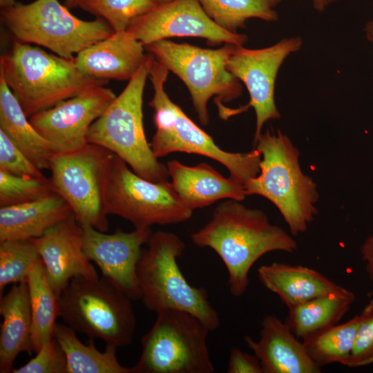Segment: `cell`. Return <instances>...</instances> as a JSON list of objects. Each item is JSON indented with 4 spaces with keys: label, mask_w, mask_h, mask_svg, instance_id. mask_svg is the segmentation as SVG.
Instances as JSON below:
<instances>
[{
    "label": "cell",
    "mask_w": 373,
    "mask_h": 373,
    "mask_svg": "<svg viewBox=\"0 0 373 373\" xmlns=\"http://www.w3.org/2000/svg\"><path fill=\"white\" fill-rule=\"evenodd\" d=\"M191 238L220 258L227 270L229 291L236 297L246 291L250 269L260 257L274 251L292 253L298 247L294 238L272 224L264 211L232 199L218 204L209 222Z\"/></svg>",
    "instance_id": "cell-1"
},
{
    "label": "cell",
    "mask_w": 373,
    "mask_h": 373,
    "mask_svg": "<svg viewBox=\"0 0 373 373\" xmlns=\"http://www.w3.org/2000/svg\"><path fill=\"white\" fill-rule=\"evenodd\" d=\"M75 59V58H74ZM74 59L15 41L0 58L1 75L28 117L108 80L83 74Z\"/></svg>",
    "instance_id": "cell-2"
},
{
    "label": "cell",
    "mask_w": 373,
    "mask_h": 373,
    "mask_svg": "<svg viewBox=\"0 0 373 373\" xmlns=\"http://www.w3.org/2000/svg\"><path fill=\"white\" fill-rule=\"evenodd\" d=\"M254 144L261 154L260 172L243 184L246 195L273 203L294 236L305 232L318 213L319 195L316 184L301 170L298 148L280 131L267 130Z\"/></svg>",
    "instance_id": "cell-3"
},
{
    "label": "cell",
    "mask_w": 373,
    "mask_h": 373,
    "mask_svg": "<svg viewBox=\"0 0 373 373\" xmlns=\"http://www.w3.org/2000/svg\"><path fill=\"white\" fill-rule=\"evenodd\" d=\"M151 56L149 78L154 93L149 106L154 110L156 131L150 145L154 155L158 158L182 152L206 156L224 166L229 178L242 184L256 176L260 172V153L256 149L247 153H231L219 147L171 100L164 90L169 70Z\"/></svg>",
    "instance_id": "cell-4"
},
{
    "label": "cell",
    "mask_w": 373,
    "mask_h": 373,
    "mask_svg": "<svg viewBox=\"0 0 373 373\" xmlns=\"http://www.w3.org/2000/svg\"><path fill=\"white\" fill-rule=\"evenodd\" d=\"M147 245L137 266L144 307L156 313L168 309L186 312L198 317L210 331L217 329L219 316L207 290L189 284L178 264L185 249L184 241L174 233L157 231Z\"/></svg>",
    "instance_id": "cell-5"
},
{
    "label": "cell",
    "mask_w": 373,
    "mask_h": 373,
    "mask_svg": "<svg viewBox=\"0 0 373 373\" xmlns=\"http://www.w3.org/2000/svg\"><path fill=\"white\" fill-rule=\"evenodd\" d=\"M151 54L122 92L90 126L87 142L102 146L124 160L140 177L154 182L169 181L166 165L158 161L148 143L143 124V94Z\"/></svg>",
    "instance_id": "cell-6"
},
{
    "label": "cell",
    "mask_w": 373,
    "mask_h": 373,
    "mask_svg": "<svg viewBox=\"0 0 373 373\" xmlns=\"http://www.w3.org/2000/svg\"><path fill=\"white\" fill-rule=\"evenodd\" d=\"M0 16L15 41L45 47L67 59L114 32L105 20L80 19L58 0H0Z\"/></svg>",
    "instance_id": "cell-7"
},
{
    "label": "cell",
    "mask_w": 373,
    "mask_h": 373,
    "mask_svg": "<svg viewBox=\"0 0 373 373\" xmlns=\"http://www.w3.org/2000/svg\"><path fill=\"white\" fill-rule=\"evenodd\" d=\"M234 46L226 44L222 48L209 49L163 39L145 48L185 84L198 119L206 126L209 121L207 104L214 96L221 118L227 119L240 113L238 108L223 104L239 97L242 91L239 80L227 69Z\"/></svg>",
    "instance_id": "cell-8"
},
{
    "label": "cell",
    "mask_w": 373,
    "mask_h": 373,
    "mask_svg": "<svg viewBox=\"0 0 373 373\" xmlns=\"http://www.w3.org/2000/svg\"><path fill=\"white\" fill-rule=\"evenodd\" d=\"M131 299L106 278H73L58 296L59 317L90 339L131 344L137 321Z\"/></svg>",
    "instance_id": "cell-9"
},
{
    "label": "cell",
    "mask_w": 373,
    "mask_h": 373,
    "mask_svg": "<svg viewBox=\"0 0 373 373\" xmlns=\"http://www.w3.org/2000/svg\"><path fill=\"white\" fill-rule=\"evenodd\" d=\"M210 332L194 315L163 310L141 339L142 352L131 373H213L207 338Z\"/></svg>",
    "instance_id": "cell-10"
},
{
    "label": "cell",
    "mask_w": 373,
    "mask_h": 373,
    "mask_svg": "<svg viewBox=\"0 0 373 373\" xmlns=\"http://www.w3.org/2000/svg\"><path fill=\"white\" fill-rule=\"evenodd\" d=\"M113 155L102 146L88 143L51 157L49 179L53 191L66 202L82 227L108 230L106 193Z\"/></svg>",
    "instance_id": "cell-11"
},
{
    "label": "cell",
    "mask_w": 373,
    "mask_h": 373,
    "mask_svg": "<svg viewBox=\"0 0 373 373\" xmlns=\"http://www.w3.org/2000/svg\"><path fill=\"white\" fill-rule=\"evenodd\" d=\"M106 209L108 215L119 216L139 229L180 223L193 214L171 182H154L140 177L115 154L106 193Z\"/></svg>",
    "instance_id": "cell-12"
},
{
    "label": "cell",
    "mask_w": 373,
    "mask_h": 373,
    "mask_svg": "<svg viewBox=\"0 0 373 373\" xmlns=\"http://www.w3.org/2000/svg\"><path fill=\"white\" fill-rule=\"evenodd\" d=\"M302 44L300 37H294L260 49L234 46L227 63V69L241 81L249 91L250 101L247 104L249 108H254L256 117L254 144L268 120L280 117L274 99L277 74L287 57L299 50Z\"/></svg>",
    "instance_id": "cell-13"
},
{
    "label": "cell",
    "mask_w": 373,
    "mask_h": 373,
    "mask_svg": "<svg viewBox=\"0 0 373 373\" xmlns=\"http://www.w3.org/2000/svg\"><path fill=\"white\" fill-rule=\"evenodd\" d=\"M144 47L170 37H200L211 46L222 43L243 46L245 35L229 32L204 12L199 0H173L157 5L128 29Z\"/></svg>",
    "instance_id": "cell-14"
},
{
    "label": "cell",
    "mask_w": 373,
    "mask_h": 373,
    "mask_svg": "<svg viewBox=\"0 0 373 373\" xmlns=\"http://www.w3.org/2000/svg\"><path fill=\"white\" fill-rule=\"evenodd\" d=\"M115 97L106 86L95 87L28 118L54 153L70 152L88 144L90 126Z\"/></svg>",
    "instance_id": "cell-15"
},
{
    "label": "cell",
    "mask_w": 373,
    "mask_h": 373,
    "mask_svg": "<svg viewBox=\"0 0 373 373\" xmlns=\"http://www.w3.org/2000/svg\"><path fill=\"white\" fill-rule=\"evenodd\" d=\"M83 229V250L106 278L132 300H141L137 266L152 231L150 228H135L125 232L117 229L113 233L100 231L90 226Z\"/></svg>",
    "instance_id": "cell-16"
},
{
    "label": "cell",
    "mask_w": 373,
    "mask_h": 373,
    "mask_svg": "<svg viewBox=\"0 0 373 373\" xmlns=\"http://www.w3.org/2000/svg\"><path fill=\"white\" fill-rule=\"evenodd\" d=\"M30 240L41 257L48 282L57 296L74 278H99L84 254L83 229L73 215Z\"/></svg>",
    "instance_id": "cell-17"
},
{
    "label": "cell",
    "mask_w": 373,
    "mask_h": 373,
    "mask_svg": "<svg viewBox=\"0 0 373 373\" xmlns=\"http://www.w3.org/2000/svg\"><path fill=\"white\" fill-rule=\"evenodd\" d=\"M247 347L258 358L264 373H319V367L309 356L302 342L288 325L275 315L265 316L261 322L260 338L245 336Z\"/></svg>",
    "instance_id": "cell-18"
},
{
    "label": "cell",
    "mask_w": 373,
    "mask_h": 373,
    "mask_svg": "<svg viewBox=\"0 0 373 373\" xmlns=\"http://www.w3.org/2000/svg\"><path fill=\"white\" fill-rule=\"evenodd\" d=\"M144 48L128 30L114 31L80 51L74 59L78 69L87 76L129 81L146 57Z\"/></svg>",
    "instance_id": "cell-19"
},
{
    "label": "cell",
    "mask_w": 373,
    "mask_h": 373,
    "mask_svg": "<svg viewBox=\"0 0 373 373\" xmlns=\"http://www.w3.org/2000/svg\"><path fill=\"white\" fill-rule=\"evenodd\" d=\"M166 167L175 193L193 211L222 199L241 202L246 196L243 184L224 178L207 163L190 166L173 160Z\"/></svg>",
    "instance_id": "cell-20"
},
{
    "label": "cell",
    "mask_w": 373,
    "mask_h": 373,
    "mask_svg": "<svg viewBox=\"0 0 373 373\" xmlns=\"http://www.w3.org/2000/svg\"><path fill=\"white\" fill-rule=\"evenodd\" d=\"M0 373L12 372L13 363L22 353L33 352L32 316L26 282L15 284L0 296Z\"/></svg>",
    "instance_id": "cell-21"
},
{
    "label": "cell",
    "mask_w": 373,
    "mask_h": 373,
    "mask_svg": "<svg viewBox=\"0 0 373 373\" xmlns=\"http://www.w3.org/2000/svg\"><path fill=\"white\" fill-rule=\"evenodd\" d=\"M257 274L260 283L277 294L288 309L341 287L316 270L302 265L272 262L260 266Z\"/></svg>",
    "instance_id": "cell-22"
},
{
    "label": "cell",
    "mask_w": 373,
    "mask_h": 373,
    "mask_svg": "<svg viewBox=\"0 0 373 373\" xmlns=\"http://www.w3.org/2000/svg\"><path fill=\"white\" fill-rule=\"evenodd\" d=\"M73 215L69 205L56 193L34 202L1 207L0 242L38 238Z\"/></svg>",
    "instance_id": "cell-23"
},
{
    "label": "cell",
    "mask_w": 373,
    "mask_h": 373,
    "mask_svg": "<svg viewBox=\"0 0 373 373\" xmlns=\"http://www.w3.org/2000/svg\"><path fill=\"white\" fill-rule=\"evenodd\" d=\"M0 130L41 170L48 169L53 151L31 124L19 101L0 75Z\"/></svg>",
    "instance_id": "cell-24"
},
{
    "label": "cell",
    "mask_w": 373,
    "mask_h": 373,
    "mask_svg": "<svg viewBox=\"0 0 373 373\" xmlns=\"http://www.w3.org/2000/svg\"><path fill=\"white\" fill-rule=\"evenodd\" d=\"M356 299L352 291L341 287L289 309L285 323L300 338L334 325L346 314Z\"/></svg>",
    "instance_id": "cell-25"
},
{
    "label": "cell",
    "mask_w": 373,
    "mask_h": 373,
    "mask_svg": "<svg viewBox=\"0 0 373 373\" xmlns=\"http://www.w3.org/2000/svg\"><path fill=\"white\" fill-rule=\"evenodd\" d=\"M54 337L66 355L67 373H131V367L117 361L115 345L106 344L105 351L101 352L94 339L89 338L85 345L73 329L61 323H56Z\"/></svg>",
    "instance_id": "cell-26"
},
{
    "label": "cell",
    "mask_w": 373,
    "mask_h": 373,
    "mask_svg": "<svg viewBox=\"0 0 373 373\" xmlns=\"http://www.w3.org/2000/svg\"><path fill=\"white\" fill-rule=\"evenodd\" d=\"M26 283L32 316V345L37 353L45 342L54 338L59 317L58 296L48 282L41 260L30 270Z\"/></svg>",
    "instance_id": "cell-27"
},
{
    "label": "cell",
    "mask_w": 373,
    "mask_h": 373,
    "mask_svg": "<svg viewBox=\"0 0 373 373\" xmlns=\"http://www.w3.org/2000/svg\"><path fill=\"white\" fill-rule=\"evenodd\" d=\"M361 315L348 321L316 331L303 338L310 358L319 367L332 363L347 366Z\"/></svg>",
    "instance_id": "cell-28"
},
{
    "label": "cell",
    "mask_w": 373,
    "mask_h": 373,
    "mask_svg": "<svg viewBox=\"0 0 373 373\" xmlns=\"http://www.w3.org/2000/svg\"><path fill=\"white\" fill-rule=\"evenodd\" d=\"M207 15L223 29L237 32L249 19L275 21V8L283 0H199Z\"/></svg>",
    "instance_id": "cell-29"
},
{
    "label": "cell",
    "mask_w": 373,
    "mask_h": 373,
    "mask_svg": "<svg viewBox=\"0 0 373 373\" xmlns=\"http://www.w3.org/2000/svg\"><path fill=\"white\" fill-rule=\"evenodd\" d=\"M41 257L30 240L0 242V296L6 285L26 282Z\"/></svg>",
    "instance_id": "cell-30"
},
{
    "label": "cell",
    "mask_w": 373,
    "mask_h": 373,
    "mask_svg": "<svg viewBox=\"0 0 373 373\" xmlns=\"http://www.w3.org/2000/svg\"><path fill=\"white\" fill-rule=\"evenodd\" d=\"M157 6L152 0H85L79 8L105 20L114 31L130 26Z\"/></svg>",
    "instance_id": "cell-31"
},
{
    "label": "cell",
    "mask_w": 373,
    "mask_h": 373,
    "mask_svg": "<svg viewBox=\"0 0 373 373\" xmlns=\"http://www.w3.org/2000/svg\"><path fill=\"white\" fill-rule=\"evenodd\" d=\"M55 193L49 178L14 175L0 170V206L22 204Z\"/></svg>",
    "instance_id": "cell-32"
},
{
    "label": "cell",
    "mask_w": 373,
    "mask_h": 373,
    "mask_svg": "<svg viewBox=\"0 0 373 373\" xmlns=\"http://www.w3.org/2000/svg\"><path fill=\"white\" fill-rule=\"evenodd\" d=\"M347 367L373 363V298L363 309Z\"/></svg>",
    "instance_id": "cell-33"
},
{
    "label": "cell",
    "mask_w": 373,
    "mask_h": 373,
    "mask_svg": "<svg viewBox=\"0 0 373 373\" xmlns=\"http://www.w3.org/2000/svg\"><path fill=\"white\" fill-rule=\"evenodd\" d=\"M13 373H67L66 355L56 339L45 342L36 356Z\"/></svg>",
    "instance_id": "cell-34"
},
{
    "label": "cell",
    "mask_w": 373,
    "mask_h": 373,
    "mask_svg": "<svg viewBox=\"0 0 373 373\" xmlns=\"http://www.w3.org/2000/svg\"><path fill=\"white\" fill-rule=\"evenodd\" d=\"M0 170L21 176L44 178L46 176L12 141L0 130Z\"/></svg>",
    "instance_id": "cell-35"
},
{
    "label": "cell",
    "mask_w": 373,
    "mask_h": 373,
    "mask_svg": "<svg viewBox=\"0 0 373 373\" xmlns=\"http://www.w3.org/2000/svg\"><path fill=\"white\" fill-rule=\"evenodd\" d=\"M227 373H264L258 358L240 350L238 347L231 350Z\"/></svg>",
    "instance_id": "cell-36"
},
{
    "label": "cell",
    "mask_w": 373,
    "mask_h": 373,
    "mask_svg": "<svg viewBox=\"0 0 373 373\" xmlns=\"http://www.w3.org/2000/svg\"><path fill=\"white\" fill-rule=\"evenodd\" d=\"M361 253L367 275L372 283L373 291V233L361 246Z\"/></svg>",
    "instance_id": "cell-37"
},
{
    "label": "cell",
    "mask_w": 373,
    "mask_h": 373,
    "mask_svg": "<svg viewBox=\"0 0 373 373\" xmlns=\"http://www.w3.org/2000/svg\"><path fill=\"white\" fill-rule=\"evenodd\" d=\"M336 1L337 0H312L314 9L318 12L323 11L327 6Z\"/></svg>",
    "instance_id": "cell-38"
},
{
    "label": "cell",
    "mask_w": 373,
    "mask_h": 373,
    "mask_svg": "<svg viewBox=\"0 0 373 373\" xmlns=\"http://www.w3.org/2000/svg\"><path fill=\"white\" fill-rule=\"evenodd\" d=\"M364 30L367 39L373 44V19L366 23Z\"/></svg>",
    "instance_id": "cell-39"
},
{
    "label": "cell",
    "mask_w": 373,
    "mask_h": 373,
    "mask_svg": "<svg viewBox=\"0 0 373 373\" xmlns=\"http://www.w3.org/2000/svg\"><path fill=\"white\" fill-rule=\"evenodd\" d=\"M85 0H65L64 6L70 10L74 8H79L81 3Z\"/></svg>",
    "instance_id": "cell-40"
},
{
    "label": "cell",
    "mask_w": 373,
    "mask_h": 373,
    "mask_svg": "<svg viewBox=\"0 0 373 373\" xmlns=\"http://www.w3.org/2000/svg\"><path fill=\"white\" fill-rule=\"evenodd\" d=\"M157 5L164 4L169 3L173 0H152Z\"/></svg>",
    "instance_id": "cell-41"
},
{
    "label": "cell",
    "mask_w": 373,
    "mask_h": 373,
    "mask_svg": "<svg viewBox=\"0 0 373 373\" xmlns=\"http://www.w3.org/2000/svg\"><path fill=\"white\" fill-rule=\"evenodd\" d=\"M370 295H371V296H372V298H373V291H371V294H370Z\"/></svg>",
    "instance_id": "cell-42"
}]
</instances>
